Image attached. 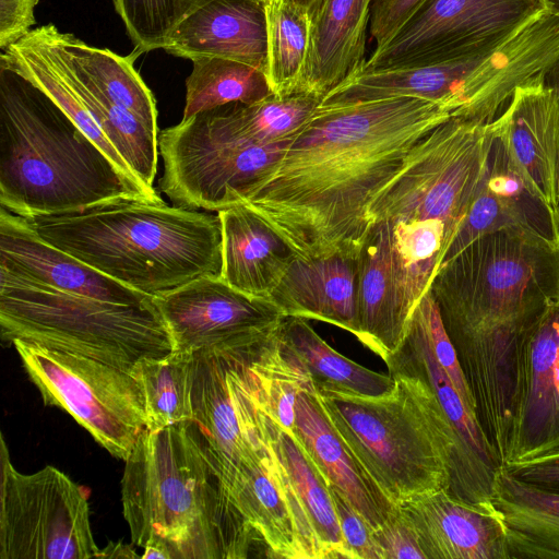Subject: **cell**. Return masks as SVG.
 Returning a JSON list of instances; mask_svg holds the SVG:
<instances>
[{"mask_svg": "<svg viewBox=\"0 0 559 559\" xmlns=\"http://www.w3.org/2000/svg\"><path fill=\"white\" fill-rule=\"evenodd\" d=\"M155 201L39 87L0 63V204L25 218ZM163 201V200H162Z\"/></svg>", "mask_w": 559, "mask_h": 559, "instance_id": "4", "label": "cell"}, {"mask_svg": "<svg viewBox=\"0 0 559 559\" xmlns=\"http://www.w3.org/2000/svg\"><path fill=\"white\" fill-rule=\"evenodd\" d=\"M321 102L322 98L308 93L287 96L272 94L250 104H226L189 119L223 140L260 145L295 135L310 120Z\"/></svg>", "mask_w": 559, "mask_h": 559, "instance_id": "27", "label": "cell"}, {"mask_svg": "<svg viewBox=\"0 0 559 559\" xmlns=\"http://www.w3.org/2000/svg\"><path fill=\"white\" fill-rule=\"evenodd\" d=\"M294 436L328 486L341 492L372 531L395 513L397 506L374 484L329 423L316 389L297 395Z\"/></svg>", "mask_w": 559, "mask_h": 559, "instance_id": "22", "label": "cell"}, {"mask_svg": "<svg viewBox=\"0 0 559 559\" xmlns=\"http://www.w3.org/2000/svg\"><path fill=\"white\" fill-rule=\"evenodd\" d=\"M559 456V299L524 332L513 377L506 461L514 467Z\"/></svg>", "mask_w": 559, "mask_h": 559, "instance_id": "13", "label": "cell"}, {"mask_svg": "<svg viewBox=\"0 0 559 559\" xmlns=\"http://www.w3.org/2000/svg\"><path fill=\"white\" fill-rule=\"evenodd\" d=\"M430 292L479 426L503 465L518 346L530 325L559 299V247L508 230L481 236L438 267Z\"/></svg>", "mask_w": 559, "mask_h": 559, "instance_id": "2", "label": "cell"}, {"mask_svg": "<svg viewBox=\"0 0 559 559\" xmlns=\"http://www.w3.org/2000/svg\"><path fill=\"white\" fill-rule=\"evenodd\" d=\"M0 266L55 289L116 304L153 296L100 273L41 238L29 221L1 207Z\"/></svg>", "mask_w": 559, "mask_h": 559, "instance_id": "19", "label": "cell"}, {"mask_svg": "<svg viewBox=\"0 0 559 559\" xmlns=\"http://www.w3.org/2000/svg\"><path fill=\"white\" fill-rule=\"evenodd\" d=\"M39 0H0V48L7 49L22 39L35 25Z\"/></svg>", "mask_w": 559, "mask_h": 559, "instance_id": "39", "label": "cell"}, {"mask_svg": "<svg viewBox=\"0 0 559 559\" xmlns=\"http://www.w3.org/2000/svg\"><path fill=\"white\" fill-rule=\"evenodd\" d=\"M500 230L524 234L559 247L558 215L527 181L504 139L489 122L485 168L442 263L479 237Z\"/></svg>", "mask_w": 559, "mask_h": 559, "instance_id": "15", "label": "cell"}, {"mask_svg": "<svg viewBox=\"0 0 559 559\" xmlns=\"http://www.w3.org/2000/svg\"><path fill=\"white\" fill-rule=\"evenodd\" d=\"M3 341L81 355L129 373L144 358L164 357L173 342L154 297L116 304L55 289L0 266Z\"/></svg>", "mask_w": 559, "mask_h": 559, "instance_id": "6", "label": "cell"}, {"mask_svg": "<svg viewBox=\"0 0 559 559\" xmlns=\"http://www.w3.org/2000/svg\"><path fill=\"white\" fill-rule=\"evenodd\" d=\"M261 430L285 466L308 515L324 559L346 558L340 523L329 486L294 435L260 408Z\"/></svg>", "mask_w": 559, "mask_h": 559, "instance_id": "29", "label": "cell"}, {"mask_svg": "<svg viewBox=\"0 0 559 559\" xmlns=\"http://www.w3.org/2000/svg\"><path fill=\"white\" fill-rule=\"evenodd\" d=\"M372 0H313L299 93L324 98L364 68Z\"/></svg>", "mask_w": 559, "mask_h": 559, "instance_id": "21", "label": "cell"}, {"mask_svg": "<svg viewBox=\"0 0 559 559\" xmlns=\"http://www.w3.org/2000/svg\"><path fill=\"white\" fill-rule=\"evenodd\" d=\"M453 118L442 105L392 97L320 108L245 194L297 258L358 257L372 202L414 146Z\"/></svg>", "mask_w": 559, "mask_h": 559, "instance_id": "1", "label": "cell"}, {"mask_svg": "<svg viewBox=\"0 0 559 559\" xmlns=\"http://www.w3.org/2000/svg\"><path fill=\"white\" fill-rule=\"evenodd\" d=\"M212 0H114L134 46L131 55L164 48L175 28L192 12Z\"/></svg>", "mask_w": 559, "mask_h": 559, "instance_id": "34", "label": "cell"}, {"mask_svg": "<svg viewBox=\"0 0 559 559\" xmlns=\"http://www.w3.org/2000/svg\"><path fill=\"white\" fill-rule=\"evenodd\" d=\"M488 144L489 123L450 118L438 124L372 202V225L435 219L445 225L452 242L475 197Z\"/></svg>", "mask_w": 559, "mask_h": 559, "instance_id": "8", "label": "cell"}, {"mask_svg": "<svg viewBox=\"0 0 559 559\" xmlns=\"http://www.w3.org/2000/svg\"><path fill=\"white\" fill-rule=\"evenodd\" d=\"M27 219L48 242L153 297L200 276L221 275L218 214L164 201L119 199Z\"/></svg>", "mask_w": 559, "mask_h": 559, "instance_id": "5", "label": "cell"}, {"mask_svg": "<svg viewBox=\"0 0 559 559\" xmlns=\"http://www.w3.org/2000/svg\"><path fill=\"white\" fill-rule=\"evenodd\" d=\"M194 354L173 350L164 357L144 358L131 374L138 380L145 406L146 429L193 421Z\"/></svg>", "mask_w": 559, "mask_h": 559, "instance_id": "32", "label": "cell"}, {"mask_svg": "<svg viewBox=\"0 0 559 559\" xmlns=\"http://www.w3.org/2000/svg\"><path fill=\"white\" fill-rule=\"evenodd\" d=\"M415 309L421 318L436 360L445 372L466 406L476 416L474 399L430 288L420 298Z\"/></svg>", "mask_w": 559, "mask_h": 559, "instance_id": "35", "label": "cell"}, {"mask_svg": "<svg viewBox=\"0 0 559 559\" xmlns=\"http://www.w3.org/2000/svg\"><path fill=\"white\" fill-rule=\"evenodd\" d=\"M508 469L524 480L559 490V456Z\"/></svg>", "mask_w": 559, "mask_h": 559, "instance_id": "40", "label": "cell"}, {"mask_svg": "<svg viewBox=\"0 0 559 559\" xmlns=\"http://www.w3.org/2000/svg\"><path fill=\"white\" fill-rule=\"evenodd\" d=\"M277 336L304 365L316 389L379 396L394 388L392 374L376 372L343 356L304 318L284 317Z\"/></svg>", "mask_w": 559, "mask_h": 559, "instance_id": "30", "label": "cell"}, {"mask_svg": "<svg viewBox=\"0 0 559 559\" xmlns=\"http://www.w3.org/2000/svg\"><path fill=\"white\" fill-rule=\"evenodd\" d=\"M425 0H372L369 33L374 49L384 46Z\"/></svg>", "mask_w": 559, "mask_h": 559, "instance_id": "38", "label": "cell"}, {"mask_svg": "<svg viewBox=\"0 0 559 559\" xmlns=\"http://www.w3.org/2000/svg\"><path fill=\"white\" fill-rule=\"evenodd\" d=\"M262 438L263 447L240 465L227 487L231 501L271 558L324 559L285 466L263 433Z\"/></svg>", "mask_w": 559, "mask_h": 559, "instance_id": "16", "label": "cell"}, {"mask_svg": "<svg viewBox=\"0 0 559 559\" xmlns=\"http://www.w3.org/2000/svg\"><path fill=\"white\" fill-rule=\"evenodd\" d=\"M97 558H141L131 545L118 543H108L104 549H99Z\"/></svg>", "mask_w": 559, "mask_h": 559, "instance_id": "41", "label": "cell"}, {"mask_svg": "<svg viewBox=\"0 0 559 559\" xmlns=\"http://www.w3.org/2000/svg\"><path fill=\"white\" fill-rule=\"evenodd\" d=\"M397 507L414 528L426 559H509L492 503H468L441 489Z\"/></svg>", "mask_w": 559, "mask_h": 559, "instance_id": "20", "label": "cell"}, {"mask_svg": "<svg viewBox=\"0 0 559 559\" xmlns=\"http://www.w3.org/2000/svg\"><path fill=\"white\" fill-rule=\"evenodd\" d=\"M245 355L194 354L193 421L226 489L240 465L263 447L260 407L247 374Z\"/></svg>", "mask_w": 559, "mask_h": 559, "instance_id": "14", "label": "cell"}, {"mask_svg": "<svg viewBox=\"0 0 559 559\" xmlns=\"http://www.w3.org/2000/svg\"><path fill=\"white\" fill-rule=\"evenodd\" d=\"M357 340L384 362L402 345L413 304L392 250L391 224L376 222L358 254Z\"/></svg>", "mask_w": 559, "mask_h": 559, "instance_id": "18", "label": "cell"}, {"mask_svg": "<svg viewBox=\"0 0 559 559\" xmlns=\"http://www.w3.org/2000/svg\"><path fill=\"white\" fill-rule=\"evenodd\" d=\"M0 443V559L97 558L88 490L51 465L19 472Z\"/></svg>", "mask_w": 559, "mask_h": 559, "instance_id": "10", "label": "cell"}, {"mask_svg": "<svg viewBox=\"0 0 559 559\" xmlns=\"http://www.w3.org/2000/svg\"><path fill=\"white\" fill-rule=\"evenodd\" d=\"M12 344L44 404L66 411L99 445L126 461L146 427L138 380L96 359L20 340Z\"/></svg>", "mask_w": 559, "mask_h": 559, "instance_id": "9", "label": "cell"}, {"mask_svg": "<svg viewBox=\"0 0 559 559\" xmlns=\"http://www.w3.org/2000/svg\"><path fill=\"white\" fill-rule=\"evenodd\" d=\"M52 38L74 73L158 135V111L151 90L133 67L135 58L87 45L50 24Z\"/></svg>", "mask_w": 559, "mask_h": 559, "instance_id": "28", "label": "cell"}, {"mask_svg": "<svg viewBox=\"0 0 559 559\" xmlns=\"http://www.w3.org/2000/svg\"><path fill=\"white\" fill-rule=\"evenodd\" d=\"M217 214L222 230L219 276L245 294L269 299L297 255L247 205L237 204Z\"/></svg>", "mask_w": 559, "mask_h": 559, "instance_id": "25", "label": "cell"}, {"mask_svg": "<svg viewBox=\"0 0 559 559\" xmlns=\"http://www.w3.org/2000/svg\"><path fill=\"white\" fill-rule=\"evenodd\" d=\"M266 23L264 73L276 96L299 93L309 41L308 5L298 0H263Z\"/></svg>", "mask_w": 559, "mask_h": 559, "instance_id": "31", "label": "cell"}, {"mask_svg": "<svg viewBox=\"0 0 559 559\" xmlns=\"http://www.w3.org/2000/svg\"><path fill=\"white\" fill-rule=\"evenodd\" d=\"M559 9V0H550Z\"/></svg>", "mask_w": 559, "mask_h": 559, "instance_id": "43", "label": "cell"}, {"mask_svg": "<svg viewBox=\"0 0 559 559\" xmlns=\"http://www.w3.org/2000/svg\"><path fill=\"white\" fill-rule=\"evenodd\" d=\"M390 374L394 388L379 396L316 390L343 443L381 491L400 506L432 491H449L450 466L404 378Z\"/></svg>", "mask_w": 559, "mask_h": 559, "instance_id": "7", "label": "cell"}, {"mask_svg": "<svg viewBox=\"0 0 559 559\" xmlns=\"http://www.w3.org/2000/svg\"><path fill=\"white\" fill-rule=\"evenodd\" d=\"M299 2L309 5L313 0H298Z\"/></svg>", "mask_w": 559, "mask_h": 559, "instance_id": "42", "label": "cell"}, {"mask_svg": "<svg viewBox=\"0 0 559 559\" xmlns=\"http://www.w3.org/2000/svg\"><path fill=\"white\" fill-rule=\"evenodd\" d=\"M358 257L295 258L272 292L284 317L319 320L358 335Z\"/></svg>", "mask_w": 559, "mask_h": 559, "instance_id": "24", "label": "cell"}, {"mask_svg": "<svg viewBox=\"0 0 559 559\" xmlns=\"http://www.w3.org/2000/svg\"><path fill=\"white\" fill-rule=\"evenodd\" d=\"M491 503L509 559H559V490L524 480L499 466Z\"/></svg>", "mask_w": 559, "mask_h": 559, "instance_id": "26", "label": "cell"}, {"mask_svg": "<svg viewBox=\"0 0 559 559\" xmlns=\"http://www.w3.org/2000/svg\"><path fill=\"white\" fill-rule=\"evenodd\" d=\"M558 218H559V210H558Z\"/></svg>", "mask_w": 559, "mask_h": 559, "instance_id": "44", "label": "cell"}, {"mask_svg": "<svg viewBox=\"0 0 559 559\" xmlns=\"http://www.w3.org/2000/svg\"><path fill=\"white\" fill-rule=\"evenodd\" d=\"M347 559H382L374 542L373 531L367 521L335 488L329 487Z\"/></svg>", "mask_w": 559, "mask_h": 559, "instance_id": "36", "label": "cell"}, {"mask_svg": "<svg viewBox=\"0 0 559 559\" xmlns=\"http://www.w3.org/2000/svg\"><path fill=\"white\" fill-rule=\"evenodd\" d=\"M176 57H218L259 67L266 58L263 0H212L189 14L165 47Z\"/></svg>", "mask_w": 559, "mask_h": 559, "instance_id": "23", "label": "cell"}, {"mask_svg": "<svg viewBox=\"0 0 559 559\" xmlns=\"http://www.w3.org/2000/svg\"><path fill=\"white\" fill-rule=\"evenodd\" d=\"M550 0H425L361 70L431 64L497 41Z\"/></svg>", "mask_w": 559, "mask_h": 559, "instance_id": "11", "label": "cell"}, {"mask_svg": "<svg viewBox=\"0 0 559 559\" xmlns=\"http://www.w3.org/2000/svg\"><path fill=\"white\" fill-rule=\"evenodd\" d=\"M181 120L230 103H254L272 95L264 70L218 57L191 60Z\"/></svg>", "mask_w": 559, "mask_h": 559, "instance_id": "33", "label": "cell"}, {"mask_svg": "<svg viewBox=\"0 0 559 559\" xmlns=\"http://www.w3.org/2000/svg\"><path fill=\"white\" fill-rule=\"evenodd\" d=\"M173 342L183 353H249L284 319L269 299L245 294L221 276H200L154 297Z\"/></svg>", "mask_w": 559, "mask_h": 559, "instance_id": "12", "label": "cell"}, {"mask_svg": "<svg viewBox=\"0 0 559 559\" xmlns=\"http://www.w3.org/2000/svg\"><path fill=\"white\" fill-rule=\"evenodd\" d=\"M491 126L539 197L559 210V64L515 90Z\"/></svg>", "mask_w": 559, "mask_h": 559, "instance_id": "17", "label": "cell"}, {"mask_svg": "<svg viewBox=\"0 0 559 559\" xmlns=\"http://www.w3.org/2000/svg\"><path fill=\"white\" fill-rule=\"evenodd\" d=\"M124 463L123 518L141 558L239 559L255 546L269 552L231 501L194 421L145 428Z\"/></svg>", "mask_w": 559, "mask_h": 559, "instance_id": "3", "label": "cell"}, {"mask_svg": "<svg viewBox=\"0 0 559 559\" xmlns=\"http://www.w3.org/2000/svg\"><path fill=\"white\" fill-rule=\"evenodd\" d=\"M373 538L382 559H426L414 528L399 507L380 528L373 531Z\"/></svg>", "mask_w": 559, "mask_h": 559, "instance_id": "37", "label": "cell"}]
</instances>
